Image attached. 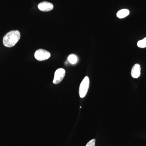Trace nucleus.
<instances>
[{"label": "nucleus", "instance_id": "obj_10", "mask_svg": "<svg viewBox=\"0 0 146 146\" xmlns=\"http://www.w3.org/2000/svg\"><path fill=\"white\" fill-rule=\"evenodd\" d=\"M96 140L95 139H92L87 143L86 146H95Z\"/></svg>", "mask_w": 146, "mask_h": 146}, {"label": "nucleus", "instance_id": "obj_9", "mask_svg": "<svg viewBox=\"0 0 146 146\" xmlns=\"http://www.w3.org/2000/svg\"><path fill=\"white\" fill-rule=\"evenodd\" d=\"M137 46L139 48H145L146 47V37L142 40H140L137 43Z\"/></svg>", "mask_w": 146, "mask_h": 146}, {"label": "nucleus", "instance_id": "obj_2", "mask_svg": "<svg viewBox=\"0 0 146 146\" xmlns=\"http://www.w3.org/2000/svg\"><path fill=\"white\" fill-rule=\"evenodd\" d=\"M89 85H90V80L88 76H86L83 79L79 89V94L80 97L82 98L86 96L89 90Z\"/></svg>", "mask_w": 146, "mask_h": 146}, {"label": "nucleus", "instance_id": "obj_8", "mask_svg": "<svg viewBox=\"0 0 146 146\" xmlns=\"http://www.w3.org/2000/svg\"><path fill=\"white\" fill-rule=\"evenodd\" d=\"M68 61L72 64H75L78 61V58L74 54H70L68 57Z\"/></svg>", "mask_w": 146, "mask_h": 146}, {"label": "nucleus", "instance_id": "obj_5", "mask_svg": "<svg viewBox=\"0 0 146 146\" xmlns=\"http://www.w3.org/2000/svg\"><path fill=\"white\" fill-rule=\"evenodd\" d=\"M38 8L42 11H49L52 10L54 6L51 3L44 1L40 3L38 5Z\"/></svg>", "mask_w": 146, "mask_h": 146}, {"label": "nucleus", "instance_id": "obj_7", "mask_svg": "<svg viewBox=\"0 0 146 146\" xmlns=\"http://www.w3.org/2000/svg\"><path fill=\"white\" fill-rule=\"evenodd\" d=\"M129 14V10L127 9H122L118 11L117 13V16L118 18L122 19L127 17Z\"/></svg>", "mask_w": 146, "mask_h": 146}, {"label": "nucleus", "instance_id": "obj_4", "mask_svg": "<svg viewBox=\"0 0 146 146\" xmlns=\"http://www.w3.org/2000/svg\"><path fill=\"white\" fill-rule=\"evenodd\" d=\"M65 75V70L63 68H59L54 73V78L53 83L57 84L60 83L63 80Z\"/></svg>", "mask_w": 146, "mask_h": 146}, {"label": "nucleus", "instance_id": "obj_3", "mask_svg": "<svg viewBox=\"0 0 146 146\" xmlns=\"http://www.w3.org/2000/svg\"><path fill=\"white\" fill-rule=\"evenodd\" d=\"M50 56V53L48 51L42 49L37 50L35 53V57L39 61L47 60Z\"/></svg>", "mask_w": 146, "mask_h": 146}, {"label": "nucleus", "instance_id": "obj_1", "mask_svg": "<svg viewBox=\"0 0 146 146\" xmlns=\"http://www.w3.org/2000/svg\"><path fill=\"white\" fill-rule=\"evenodd\" d=\"M21 34L18 31H12L5 35L3 39V43L5 46L11 48L14 46L20 40Z\"/></svg>", "mask_w": 146, "mask_h": 146}, {"label": "nucleus", "instance_id": "obj_6", "mask_svg": "<svg viewBox=\"0 0 146 146\" xmlns=\"http://www.w3.org/2000/svg\"><path fill=\"white\" fill-rule=\"evenodd\" d=\"M141 67L138 64L133 65L131 69V76L134 78H138L141 75Z\"/></svg>", "mask_w": 146, "mask_h": 146}]
</instances>
